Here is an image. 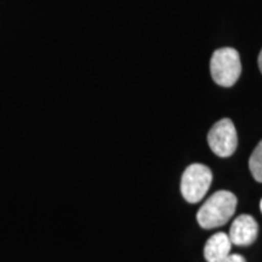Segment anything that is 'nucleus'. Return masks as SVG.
Instances as JSON below:
<instances>
[{
  "label": "nucleus",
  "instance_id": "1",
  "mask_svg": "<svg viewBox=\"0 0 262 262\" xmlns=\"http://www.w3.org/2000/svg\"><path fill=\"white\" fill-rule=\"evenodd\" d=\"M237 208V196L229 191H219L209 196L196 212V221L204 229L221 227L231 220Z\"/></svg>",
  "mask_w": 262,
  "mask_h": 262
},
{
  "label": "nucleus",
  "instance_id": "2",
  "mask_svg": "<svg viewBox=\"0 0 262 262\" xmlns=\"http://www.w3.org/2000/svg\"><path fill=\"white\" fill-rule=\"evenodd\" d=\"M211 77L217 85L231 88L237 83L242 73V63L238 51L233 48L217 49L210 61Z\"/></svg>",
  "mask_w": 262,
  "mask_h": 262
},
{
  "label": "nucleus",
  "instance_id": "3",
  "mask_svg": "<svg viewBox=\"0 0 262 262\" xmlns=\"http://www.w3.org/2000/svg\"><path fill=\"white\" fill-rule=\"evenodd\" d=\"M212 181V172L203 164H192L181 178L182 196L191 204L201 202L209 191Z\"/></svg>",
  "mask_w": 262,
  "mask_h": 262
},
{
  "label": "nucleus",
  "instance_id": "4",
  "mask_svg": "<svg viewBox=\"0 0 262 262\" xmlns=\"http://www.w3.org/2000/svg\"><path fill=\"white\" fill-rule=\"evenodd\" d=\"M208 143L212 152L221 158L231 157L238 146L237 130L228 118L219 120L208 134Z\"/></svg>",
  "mask_w": 262,
  "mask_h": 262
},
{
  "label": "nucleus",
  "instance_id": "5",
  "mask_svg": "<svg viewBox=\"0 0 262 262\" xmlns=\"http://www.w3.org/2000/svg\"><path fill=\"white\" fill-rule=\"evenodd\" d=\"M258 233L257 222L251 215L243 214L233 221L229 229V241L238 247H248L256 241Z\"/></svg>",
  "mask_w": 262,
  "mask_h": 262
},
{
  "label": "nucleus",
  "instance_id": "6",
  "mask_svg": "<svg viewBox=\"0 0 262 262\" xmlns=\"http://www.w3.org/2000/svg\"><path fill=\"white\" fill-rule=\"evenodd\" d=\"M232 243L224 232H219L209 238L204 247V257L208 262H222L231 253Z\"/></svg>",
  "mask_w": 262,
  "mask_h": 262
},
{
  "label": "nucleus",
  "instance_id": "7",
  "mask_svg": "<svg viewBox=\"0 0 262 262\" xmlns=\"http://www.w3.org/2000/svg\"><path fill=\"white\" fill-rule=\"evenodd\" d=\"M249 169L257 182L262 183V140L255 147L253 155L249 159Z\"/></svg>",
  "mask_w": 262,
  "mask_h": 262
},
{
  "label": "nucleus",
  "instance_id": "8",
  "mask_svg": "<svg viewBox=\"0 0 262 262\" xmlns=\"http://www.w3.org/2000/svg\"><path fill=\"white\" fill-rule=\"evenodd\" d=\"M222 262H247L245 261V258L242 256V255H239V254H229L227 257L225 258L224 261Z\"/></svg>",
  "mask_w": 262,
  "mask_h": 262
},
{
  "label": "nucleus",
  "instance_id": "9",
  "mask_svg": "<svg viewBox=\"0 0 262 262\" xmlns=\"http://www.w3.org/2000/svg\"><path fill=\"white\" fill-rule=\"evenodd\" d=\"M258 68H260V71L262 73V50L260 52V55H258Z\"/></svg>",
  "mask_w": 262,
  "mask_h": 262
},
{
  "label": "nucleus",
  "instance_id": "10",
  "mask_svg": "<svg viewBox=\"0 0 262 262\" xmlns=\"http://www.w3.org/2000/svg\"><path fill=\"white\" fill-rule=\"evenodd\" d=\"M260 209H261V212H262V199H261V202H260Z\"/></svg>",
  "mask_w": 262,
  "mask_h": 262
}]
</instances>
